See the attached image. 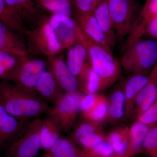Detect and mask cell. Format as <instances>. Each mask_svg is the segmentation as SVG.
<instances>
[{
  "mask_svg": "<svg viewBox=\"0 0 157 157\" xmlns=\"http://www.w3.org/2000/svg\"><path fill=\"white\" fill-rule=\"evenodd\" d=\"M0 104L11 115L23 121L39 117L50 108L38 93L29 92L6 80H0Z\"/></svg>",
  "mask_w": 157,
  "mask_h": 157,
  "instance_id": "obj_1",
  "label": "cell"
},
{
  "mask_svg": "<svg viewBox=\"0 0 157 157\" xmlns=\"http://www.w3.org/2000/svg\"><path fill=\"white\" fill-rule=\"evenodd\" d=\"M76 37V41L86 48L91 67L100 79V90L109 87L119 79L121 75V63L112 51L88 38L77 25Z\"/></svg>",
  "mask_w": 157,
  "mask_h": 157,
  "instance_id": "obj_2",
  "label": "cell"
},
{
  "mask_svg": "<svg viewBox=\"0 0 157 157\" xmlns=\"http://www.w3.org/2000/svg\"><path fill=\"white\" fill-rule=\"evenodd\" d=\"M157 63V41L143 38H128L121 66L133 74L148 76Z\"/></svg>",
  "mask_w": 157,
  "mask_h": 157,
  "instance_id": "obj_3",
  "label": "cell"
},
{
  "mask_svg": "<svg viewBox=\"0 0 157 157\" xmlns=\"http://www.w3.org/2000/svg\"><path fill=\"white\" fill-rule=\"evenodd\" d=\"M108 6L117 40L129 36L135 28L142 7L135 0H108Z\"/></svg>",
  "mask_w": 157,
  "mask_h": 157,
  "instance_id": "obj_4",
  "label": "cell"
},
{
  "mask_svg": "<svg viewBox=\"0 0 157 157\" xmlns=\"http://www.w3.org/2000/svg\"><path fill=\"white\" fill-rule=\"evenodd\" d=\"M40 118L29 122L12 141L6 152V157H34L41 148Z\"/></svg>",
  "mask_w": 157,
  "mask_h": 157,
  "instance_id": "obj_5",
  "label": "cell"
},
{
  "mask_svg": "<svg viewBox=\"0 0 157 157\" xmlns=\"http://www.w3.org/2000/svg\"><path fill=\"white\" fill-rule=\"evenodd\" d=\"M82 96L78 92H65L46 113L58 123L62 131L69 132L75 124L80 112Z\"/></svg>",
  "mask_w": 157,
  "mask_h": 157,
  "instance_id": "obj_6",
  "label": "cell"
},
{
  "mask_svg": "<svg viewBox=\"0 0 157 157\" xmlns=\"http://www.w3.org/2000/svg\"><path fill=\"white\" fill-rule=\"evenodd\" d=\"M45 63L40 59H19L17 67L10 76L8 81L12 82L21 89L37 93L36 87L39 78L45 71Z\"/></svg>",
  "mask_w": 157,
  "mask_h": 157,
  "instance_id": "obj_7",
  "label": "cell"
},
{
  "mask_svg": "<svg viewBox=\"0 0 157 157\" xmlns=\"http://www.w3.org/2000/svg\"><path fill=\"white\" fill-rule=\"evenodd\" d=\"M74 16L76 24L86 36L107 50L112 51L104 32L93 13L83 14L75 11Z\"/></svg>",
  "mask_w": 157,
  "mask_h": 157,
  "instance_id": "obj_8",
  "label": "cell"
},
{
  "mask_svg": "<svg viewBox=\"0 0 157 157\" xmlns=\"http://www.w3.org/2000/svg\"><path fill=\"white\" fill-rule=\"evenodd\" d=\"M33 37L38 48L49 55L58 53L63 48L49 22L40 26L34 32Z\"/></svg>",
  "mask_w": 157,
  "mask_h": 157,
  "instance_id": "obj_9",
  "label": "cell"
},
{
  "mask_svg": "<svg viewBox=\"0 0 157 157\" xmlns=\"http://www.w3.org/2000/svg\"><path fill=\"white\" fill-rule=\"evenodd\" d=\"M29 121L20 120L14 117L0 104V147L14 140Z\"/></svg>",
  "mask_w": 157,
  "mask_h": 157,
  "instance_id": "obj_10",
  "label": "cell"
},
{
  "mask_svg": "<svg viewBox=\"0 0 157 157\" xmlns=\"http://www.w3.org/2000/svg\"><path fill=\"white\" fill-rule=\"evenodd\" d=\"M157 65L148 75L147 83L138 93L135 100L137 117L145 112L155 101L157 96Z\"/></svg>",
  "mask_w": 157,
  "mask_h": 157,
  "instance_id": "obj_11",
  "label": "cell"
},
{
  "mask_svg": "<svg viewBox=\"0 0 157 157\" xmlns=\"http://www.w3.org/2000/svg\"><path fill=\"white\" fill-rule=\"evenodd\" d=\"M50 66L51 72L61 88L66 92H78L77 78L70 71L63 60L59 58L52 59Z\"/></svg>",
  "mask_w": 157,
  "mask_h": 157,
  "instance_id": "obj_12",
  "label": "cell"
},
{
  "mask_svg": "<svg viewBox=\"0 0 157 157\" xmlns=\"http://www.w3.org/2000/svg\"><path fill=\"white\" fill-rule=\"evenodd\" d=\"M5 23L0 21V49L19 57L26 55L25 45L21 39Z\"/></svg>",
  "mask_w": 157,
  "mask_h": 157,
  "instance_id": "obj_13",
  "label": "cell"
},
{
  "mask_svg": "<svg viewBox=\"0 0 157 157\" xmlns=\"http://www.w3.org/2000/svg\"><path fill=\"white\" fill-rule=\"evenodd\" d=\"M60 88L51 72L45 71L37 82L36 91L47 103L54 104L64 94Z\"/></svg>",
  "mask_w": 157,
  "mask_h": 157,
  "instance_id": "obj_14",
  "label": "cell"
},
{
  "mask_svg": "<svg viewBox=\"0 0 157 157\" xmlns=\"http://www.w3.org/2000/svg\"><path fill=\"white\" fill-rule=\"evenodd\" d=\"M93 14L104 32L110 48L112 49L117 40L109 12L108 0H104L95 9Z\"/></svg>",
  "mask_w": 157,
  "mask_h": 157,
  "instance_id": "obj_15",
  "label": "cell"
},
{
  "mask_svg": "<svg viewBox=\"0 0 157 157\" xmlns=\"http://www.w3.org/2000/svg\"><path fill=\"white\" fill-rule=\"evenodd\" d=\"M148 76L141 74H133L124 82V90L126 98L124 118L132 113L135 106V100L138 93L147 83Z\"/></svg>",
  "mask_w": 157,
  "mask_h": 157,
  "instance_id": "obj_16",
  "label": "cell"
},
{
  "mask_svg": "<svg viewBox=\"0 0 157 157\" xmlns=\"http://www.w3.org/2000/svg\"><path fill=\"white\" fill-rule=\"evenodd\" d=\"M151 126L137 121L129 128L128 148L124 157H132L142 152L144 139Z\"/></svg>",
  "mask_w": 157,
  "mask_h": 157,
  "instance_id": "obj_17",
  "label": "cell"
},
{
  "mask_svg": "<svg viewBox=\"0 0 157 157\" xmlns=\"http://www.w3.org/2000/svg\"><path fill=\"white\" fill-rule=\"evenodd\" d=\"M62 129L53 118L47 115L42 120L41 128V148L49 151L62 137Z\"/></svg>",
  "mask_w": 157,
  "mask_h": 157,
  "instance_id": "obj_18",
  "label": "cell"
},
{
  "mask_svg": "<svg viewBox=\"0 0 157 157\" xmlns=\"http://www.w3.org/2000/svg\"><path fill=\"white\" fill-rule=\"evenodd\" d=\"M88 60L87 51L80 42L76 43L70 47L68 53L67 66L76 78L80 74L85 64Z\"/></svg>",
  "mask_w": 157,
  "mask_h": 157,
  "instance_id": "obj_19",
  "label": "cell"
},
{
  "mask_svg": "<svg viewBox=\"0 0 157 157\" xmlns=\"http://www.w3.org/2000/svg\"><path fill=\"white\" fill-rule=\"evenodd\" d=\"M77 79L78 89L85 94H96L100 91V79L91 67L89 62L85 64Z\"/></svg>",
  "mask_w": 157,
  "mask_h": 157,
  "instance_id": "obj_20",
  "label": "cell"
},
{
  "mask_svg": "<svg viewBox=\"0 0 157 157\" xmlns=\"http://www.w3.org/2000/svg\"><path fill=\"white\" fill-rule=\"evenodd\" d=\"M125 104L123 82L115 89L110 96L108 115L111 121H118L124 117Z\"/></svg>",
  "mask_w": 157,
  "mask_h": 157,
  "instance_id": "obj_21",
  "label": "cell"
},
{
  "mask_svg": "<svg viewBox=\"0 0 157 157\" xmlns=\"http://www.w3.org/2000/svg\"><path fill=\"white\" fill-rule=\"evenodd\" d=\"M51 157H83L72 139L62 136L48 151Z\"/></svg>",
  "mask_w": 157,
  "mask_h": 157,
  "instance_id": "obj_22",
  "label": "cell"
},
{
  "mask_svg": "<svg viewBox=\"0 0 157 157\" xmlns=\"http://www.w3.org/2000/svg\"><path fill=\"white\" fill-rule=\"evenodd\" d=\"M157 16V0H146L142 7L135 28L128 37L140 38L144 28L147 22Z\"/></svg>",
  "mask_w": 157,
  "mask_h": 157,
  "instance_id": "obj_23",
  "label": "cell"
},
{
  "mask_svg": "<svg viewBox=\"0 0 157 157\" xmlns=\"http://www.w3.org/2000/svg\"><path fill=\"white\" fill-rule=\"evenodd\" d=\"M129 133V128L126 126L117 127L109 133L108 140L116 154L124 157L128 144Z\"/></svg>",
  "mask_w": 157,
  "mask_h": 157,
  "instance_id": "obj_24",
  "label": "cell"
},
{
  "mask_svg": "<svg viewBox=\"0 0 157 157\" xmlns=\"http://www.w3.org/2000/svg\"><path fill=\"white\" fill-rule=\"evenodd\" d=\"M0 21L15 32H23L22 20L9 9L5 0H0Z\"/></svg>",
  "mask_w": 157,
  "mask_h": 157,
  "instance_id": "obj_25",
  "label": "cell"
},
{
  "mask_svg": "<svg viewBox=\"0 0 157 157\" xmlns=\"http://www.w3.org/2000/svg\"><path fill=\"white\" fill-rule=\"evenodd\" d=\"M109 104L104 95L100 94L98 103L91 111L81 113L82 117L86 119L100 123L108 115Z\"/></svg>",
  "mask_w": 157,
  "mask_h": 157,
  "instance_id": "obj_26",
  "label": "cell"
},
{
  "mask_svg": "<svg viewBox=\"0 0 157 157\" xmlns=\"http://www.w3.org/2000/svg\"><path fill=\"white\" fill-rule=\"evenodd\" d=\"M11 11L21 19L24 17L33 15L35 13L33 0H5Z\"/></svg>",
  "mask_w": 157,
  "mask_h": 157,
  "instance_id": "obj_27",
  "label": "cell"
},
{
  "mask_svg": "<svg viewBox=\"0 0 157 157\" xmlns=\"http://www.w3.org/2000/svg\"><path fill=\"white\" fill-rule=\"evenodd\" d=\"M82 119L76 125L72 134V139L76 143L81 137L85 135L94 133H103L100 123L86 119Z\"/></svg>",
  "mask_w": 157,
  "mask_h": 157,
  "instance_id": "obj_28",
  "label": "cell"
},
{
  "mask_svg": "<svg viewBox=\"0 0 157 157\" xmlns=\"http://www.w3.org/2000/svg\"><path fill=\"white\" fill-rule=\"evenodd\" d=\"M81 151L83 157H112L116 154L108 138L94 147Z\"/></svg>",
  "mask_w": 157,
  "mask_h": 157,
  "instance_id": "obj_29",
  "label": "cell"
},
{
  "mask_svg": "<svg viewBox=\"0 0 157 157\" xmlns=\"http://www.w3.org/2000/svg\"><path fill=\"white\" fill-rule=\"evenodd\" d=\"M44 8L55 13H62L70 16L72 12L71 0H38Z\"/></svg>",
  "mask_w": 157,
  "mask_h": 157,
  "instance_id": "obj_30",
  "label": "cell"
},
{
  "mask_svg": "<svg viewBox=\"0 0 157 157\" xmlns=\"http://www.w3.org/2000/svg\"><path fill=\"white\" fill-rule=\"evenodd\" d=\"M143 151L150 157L157 156V126L150 128L144 141Z\"/></svg>",
  "mask_w": 157,
  "mask_h": 157,
  "instance_id": "obj_31",
  "label": "cell"
},
{
  "mask_svg": "<svg viewBox=\"0 0 157 157\" xmlns=\"http://www.w3.org/2000/svg\"><path fill=\"white\" fill-rule=\"evenodd\" d=\"M108 139V136L104 133H94L85 135L78 139L76 143L81 146L82 149L92 148Z\"/></svg>",
  "mask_w": 157,
  "mask_h": 157,
  "instance_id": "obj_32",
  "label": "cell"
},
{
  "mask_svg": "<svg viewBox=\"0 0 157 157\" xmlns=\"http://www.w3.org/2000/svg\"><path fill=\"white\" fill-rule=\"evenodd\" d=\"M20 57L7 51L0 49V63L5 67L8 73V80L9 77L17 67Z\"/></svg>",
  "mask_w": 157,
  "mask_h": 157,
  "instance_id": "obj_33",
  "label": "cell"
},
{
  "mask_svg": "<svg viewBox=\"0 0 157 157\" xmlns=\"http://www.w3.org/2000/svg\"><path fill=\"white\" fill-rule=\"evenodd\" d=\"M104 0H72V5L78 13H91Z\"/></svg>",
  "mask_w": 157,
  "mask_h": 157,
  "instance_id": "obj_34",
  "label": "cell"
},
{
  "mask_svg": "<svg viewBox=\"0 0 157 157\" xmlns=\"http://www.w3.org/2000/svg\"><path fill=\"white\" fill-rule=\"evenodd\" d=\"M100 94H85L82 96L80 101V112L86 113L91 111L98 103Z\"/></svg>",
  "mask_w": 157,
  "mask_h": 157,
  "instance_id": "obj_35",
  "label": "cell"
},
{
  "mask_svg": "<svg viewBox=\"0 0 157 157\" xmlns=\"http://www.w3.org/2000/svg\"><path fill=\"white\" fill-rule=\"evenodd\" d=\"M137 118V121L150 126L157 122V96L151 107Z\"/></svg>",
  "mask_w": 157,
  "mask_h": 157,
  "instance_id": "obj_36",
  "label": "cell"
},
{
  "mask_svg": "<svg viewBox=\"0 0 157 157\" xmlns=\"http://www.w3.org/2000/svg\"><path fill=\"white\" fill-rule=\"evenodd\" d=\"M48 22L54 30L57 28L60 23L62 22L65 23L72 27L75 28L76 26V21L73 20L70 16L62 13L54 14L49 19Z\"/></svg>",
  "mask_w": 157,
  "mask_h": 157,
  "instance_id": "obj_37",
  "label": "cell"
},
{
  "mask_svg": "<svg viewBox=\"0 0 157 157\" xmlns=\"http://www.w3.org/2000/svg\"><path fill=\"white\" fill-rule=\"evenodd\" d=\"M140 38L151 39L157 41V16L150 20L146 24Z\"/></svg>",
  "mask_w": 157,
  "mask_h": 157,
  "instance_id": "obj_38",
  "label": "cell"
},
{
  "mask_svg": "<svg viewBox=\"0 0 157 157\" xmlns=\"http://www.w3.org/2000/svg\"><path fill=\"white\" fill-rule=\"evenodd\" d=\"M8 73L4 66L0 63V80H6Z\"/></svg>",
  "mask_w": 157,
  "mask_h": 157,
  "instance_id": "obj_39",
  "label": "cell"
},
{
  "mask_svg": "<svg viewBox=\"0 0 157 157\" xmlns=\"http://www.w3.org/2000/svg\"><path fill=\"white\" fill-rule=\"evenodd\" d=\"M124 157V156H121L119 155H117V154H115L114 155V156H113V157Z\"/></svg>",
  "mask_w": 157,
  "mask_h": 157,
  "instance_id": "obj_40",
  "label": "cell"
},
{
  "mask_svg": "<svg viewBox=\"0 0 157 157\" xmlns=\"http://www.w3.org/2000/svg\"><path fill=\"white\" fill-rule=\"evenodd\" d=\"M157 157V156H156V157Z\"/></svg>",
  "mask_w": 157,
  "mask_h": 157,
  "instance_id": "obj_41",
  "label": "cell"
},
{
  "mask_svg": "<svg viewBox=\"0 0 157 157\" xmlns=\"http://www.w3.org/2000/svg\"><path fill=\"white\" fill-rule=\"evenodd\" d=\"M72 1V0H71V1Z\"/></svg>",
  "mask_w": 157,
  "mask_h": 157,
  "instance_id": "obj_42",
  "label": "cell"
}]
</instances>
